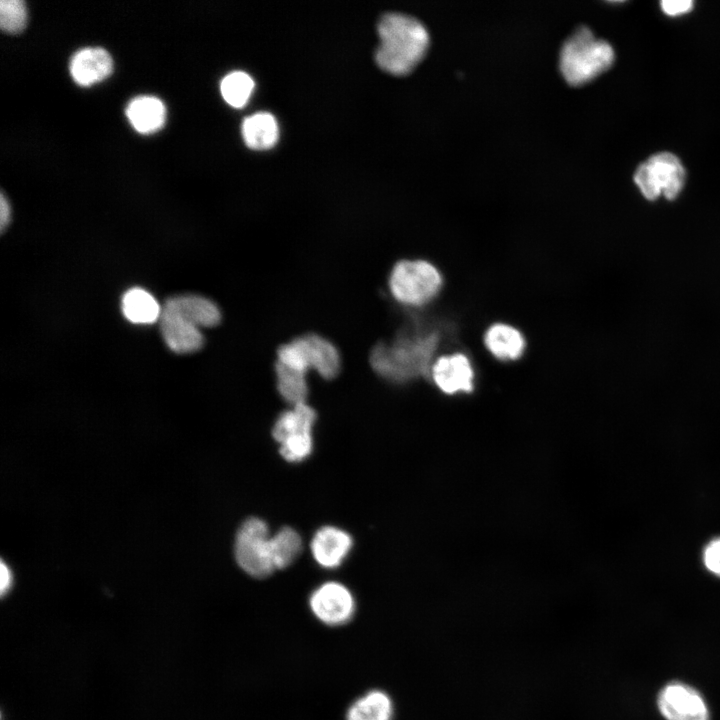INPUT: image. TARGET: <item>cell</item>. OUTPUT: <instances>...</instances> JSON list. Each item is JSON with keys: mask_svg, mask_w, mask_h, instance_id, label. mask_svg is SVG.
<instances>
[{"mask_svg": "<svg viewBox=\"0 0 720 720\" xmlns=\"http://www.w3.org/2000/svg\"><path fill=\"white\" fill-rule=\"evenodd\" d=\"M380 45L376 51L378 66L391 74L411 72L424 57L429 46V34L416 18L387 13L378 22Z\"/></svg>", "mask_w": 720, "mask_h": 720, "instance_id": "1", "label": "cell"}, {"mask_svg": "<svg viewBox=\"0 0 720 720\" xmlns=\"http://www.w3.org/2000/svg\"><path fill=\"white\" fill-rule=\"evenodd\" d=\"M435 341L432 337L400 334L391 343L375 345L370 363L375 372L393 381H406L426 369Z\"/></svg>", "mask_w": 720, "mask_h": 720, "instance_id": "2", "label": "cell"}, {"mask_svg": "<svg viewBox=\"0 0 720 720\" xmlns=\"http://www.w3.org/2000/svg\"><path fill=\"white\" fill-rule=\"evenodd\" d=\"M614 61L611 45L594 36L586 26L578 27L564 42L560 52V70L574 86L587 83L606 71Z\"/></svg>", "mask_w": 720, "mask_h": 720, "instance_id": "3", "label": "cell"}, {"mask_svg": "<svg viewBox=\"0 0 720 720\" xmlns=\"http://www.w3.org/2000/svg\"><path fill=\"white\" fill-rule=\"evenodd\" d=\"M442 283L438 269L425 260H401L389 275V290L396 301L409 306L429 302Z\"/></svg>", "mask_w": 720, "mask_h": 720, "instance_id": "4", "label": "cell"}, {"mask_svg": "<svg viewBox=\"0 0 720 720\" xmlns=\"http://www.w3.org/2000/svg\"><path fill=\"white\" fill-rule=\"evenodd\" d=\"M316 413L306 403L292 406L279 415L272 435L280 444V454L289 462H300L307 458L313 448L312 427Z\"/></svg>", "mask_w": 720, "mask_h": 720, "instance_id": "5", "label": "cell"}, {"mask_svg": "<svg viewBox=\"0 0 720 720\" xmlns=\"http://www.w3.org/2000/svg\"><path fill=\"white\" fill-rule=\"evenodd\" d=\"M235 558L240 568L252 577L264 578L275 570L271 536L263 520L249 518L241 525L235 540Z\"/></svg>", "mask_w": 720, "mask_h": 720, "instance_id": "6", "label": "cell"}, {"mask_svg": "<svg viewBox=\"0 0 720 720\" xmlns=\"http://www.w3.org/2000/svg\"><path fill=\"white\" fill-rule=\"evenodd\" d=\"M634 181L649 200L660 195L674 199L684 185L685 170L675 155L662 152L651 156L638 167Z\"/></svg>", "mask_w": 720, "mask_h": 720, "instance_id": "7", "label": "cell"}, {"mask_svg": "<svg viewBox=\"0 0 720 720\" xmlns=\"http://www.w3.org/2000/svg\"><path fill=\"white\" fill-rule=\"evenodd\" d=\"M313 615L328 626H341L351 621L356 605L350 590L338 582H326L310 595Z\"/></svg>", "mask_w": 720, "mask_h": 720, "instance_id": "8", "label": "cell"}, {"mask_svg": "<svg viewBox=\"0 0 720 720\" xmlns=\"http://www.w3.org/2000/svg\"><path fill=\"white\" fill-rule=\"evenodd\" d=\"M658 708L667 720H709L707 706L692 687L673 682L658 695Z\"/></svg>", "mask_w": 720, "mask_h": 720, "instance_id": "9", "label": "cell"}, {"mask_svg": "<svg viewBox=\"0 0 720 720\" xmlns=\"http://www.w3.org/2000/svg\"><path fill=\"white\" fill-rule=\"evenodd\" d=\"M432 379L444 393L469 392L473 389V369L461 353L439 357L431 368Z\"/></svg>", "mask_w": 720, "mask_h": 720, "instance_id": "10", "label": "cell"}, {"mask_svg": "<svg viewBox=\"0 0 720 720\" xmlns=\"http://www.w3.org/2000/svg\"><path fill=\"white\" fill-rule=\"evenodd\" d=\"M113 70L110 54L100 47L78 50L71 58L69 71L80 86H91L106 79Z\"/></svg>", "mask_w": 720, "mask_h": 720, "instance_id": "11", "label": "cell"}, {"mask_svg": "<svg viewBox=\"0 0 720 720\" xmlns=\"http://www.w3.org/2000/svg\"><path fill=\"white\" fill-rule=\"evenodd\" d=\"M160 328L166 345L175 353H193L204 344L200 328L163 307Z\"/></svg>", "mask_w": 720, "mask_h": 720, "instance_id": "12", "label": "cell"}, {"mask_svg": "<svg viewBox=\"0 0 720 720\" xmlns=\"http://www.w3.org/2000/svg\"><path fill=\"white\" fill-rule=\"evenodd\" d=\"M352 538L345 531L331 526L320 528L311 541L316 562L325 568L339 566L352 547Z\"/></svg>", "mask_w": 720, "mask_h": 720, "instance_id": "13", "label": "cell"}, {"mask_svg": "<svg viewBox=\"0 0 720 720\" xmlns=\"http://www.w3.org/2000/svg\"><path fill=\"white\" fill-rule=\"evenodd\" d=\"M198 328L214 327L221 321V311L212 300L198 295L169 298L163 305Z\"/></svg>", "mask_w": 720, "mask_h": 720, "instance_id": "14", "label": "cell"}, {"mask_svg": "<svg viewBox=\"0 0 720 720\" xmlns=\"http://www.w3.org/2000/svg\"><path fill=\"white\" fill-rule=\"evenodd\" d=\"M126 116L137 132L151 134L163 127L166 108L157 97L138 96L128 103Z\"/></svg>", "mask_w": 720, "mask_h": 720, "instance_id": "15", "label": "cell"}, {"mask_svg": "<svg viewBox=\"0 0 720 720\" xmlns=\"http://www.w3.org/2000/svg\"><path fill=\"white\" fill-rule=\"evenodd\" d=\"M311 369L322 378H335L341 369V357L336 346L318 334L303 335Z\"/></svg>", "mask_w": 720, "mask_h": 720, "instance_id": "16", "label": "cell"}, {"mask_svg": "<svg viewBox=\"0 0 720 720\" xmlns=\"http://www.w3.org/2000/svg\"><path fill=\"white\" fill-rule=\"evenodd\" d=\"M394 706L390 696L372 689L357 698L347 709L346 720H393Z\"/></svg>", "mask_w": 720, "mask_h": 720, "instance_id": "17", "label": "cell"}, {"mask_svg": "<svg viewBox=\"0 0 720 720\" xmlns=\"http://www.w3.org/2000/svg\"><path fill=\"white\" fill-rule=\"evenodd\" d=\"M484 342L488 350L502 360L519 358L525 347L520 331L503 323L492 325L485 334Z\"/></svg>", "mask_w": 720, "mask_h": 720, "instance_id": "18", "label": "cell"}, {"mask_svg": "<svg viewBox=\"0 0 720 720\" xmlns=\"http://www.w3.org/2000/svg\"><path fill=\"white\" fill-rule=\"evenodd\" d=\"M122 312L135 324H152L160 319L162 307L148 291L134 287L122 297Z\"/></svg>", "mask_w": 720, "mask_h": 720, "instance_id": "19", "label": "cell"}, {"mask_svg": "<svg viewBox=\"0 0 720 720\" xmlns=\"http://www.w3.org/2000/svg\"><path fill=\"white\" fill-rule=\"evenodd\" d=\"M245 144L254 150L273 147L279 137L278 124L270 113L260 112L245 118L242 124Z\"/></svg>", "mask_w": 720, "mask_h": 720, "instance_id": "20", "label": "cell"}, {"mask_svg": "<svg viewBox=\"0 0 720 720\" xmlns=\"http://www.w3.org/2000/svg\"><path fill=\"white\" fill-rule=\"evenodd\" d=\"M276 386L280 396L291 406L305 403L308 396L306 374L275 363Z\"/></svg>", "mask_w": 720, "mask_h": 720, "instance_id": "21", "label": "cell"}, {"mask_svg": "<svg viewBox=\"0 0 720 720\" xmlns=\"http://www.w3.org/2000/svg\"><path fill=\"white\" fill-rule=\"evenodd\" d=\"M302 550L300 535L290 527H284L271 536V554L275 569L289 566Z\"/></svg>", "mask_w": 720, "mask_h": 720, "instance_id": "22", "label": "cell"}, {"mask_svg": "<svg viewBox=\"0 0 720 720\" xmlns=\"http://www.w3.org/2000/svg\"><path fill=\"white\" fill-rule=\"evenodd\" d=\"M253 89V79L243 71H234L227 74L220 84L224 100L235 108H241L248 102Z\"/></svg>", "mask_w": 720, "mask_h": 720, "instance_id": "23", "label": "cell"}, {"mask_svg": "<svg viewBox=\"0 0 720 720\" xmlns=\"http://www.w3.org/2000/svg\"><path fill=\"white\" fill-rule=\"evenodd\" d=\"M27 24V9L22 0H2L0 2V26L4 32L16 34Z\"/></svg>", "mask_w": 720, "mask_h": 720, "instance_id": "24", "label": "cell"}, {"mask_svg": "<svg viewBox=\"0 0 720 720\" xmlns=\"http://www.w3.org/2000/svg\"><path fill=\"white\" fill-rule=\"evenodd\" d=\"M704 563L707 569L720 575V539L712 541L704 551Z\"/></svg>", "mask_w": 720, "mask_h": 720, "instance_id": "25", "label": "cell"}, {"mask_svg": "<svg viewBox=\"0 0 720 720\" xmlns=\"http://www.w3.org/2000/svg\"><path fill=\"white\" fill-rule=\"evenodd\" d=\"M692 7L693 2L690 0H664L661 2L662 10L670 16L687 13Z\"/></svg>", "mask_w": 720, "mask_h": 720, "instance_id": "26", "label": "cell"}, {"mask_svg": "<svg viewBox=\"0 0 720 720\" xmlns=\"http://www.w3.org/2000/svg\"><path fill=\"white\" fill-rule=\"evenodd\" d=\"M12 582V572L10 568L2 561L0 567V587L2 596L7 593V591H9L10 587L12 586Z\"/></svg>", "mask_w": 720, "mask_h": 720, "instance_id": "27", "label": "cell"}, {"mask_svg": "<svg viewBox=\"0 0 720 720\" xmlns=\"http://www.w3.org/2000/svg\"><path fill=\"white\" fill-rule=\"evenodd\" d=\"M11 217V207L3 194L0 197V229L3 232L8 226Z\"/></svg>", "mask_w": 720, "mask_h": 720, "instance_id": "28", "label": "cell"}]
</instances>
